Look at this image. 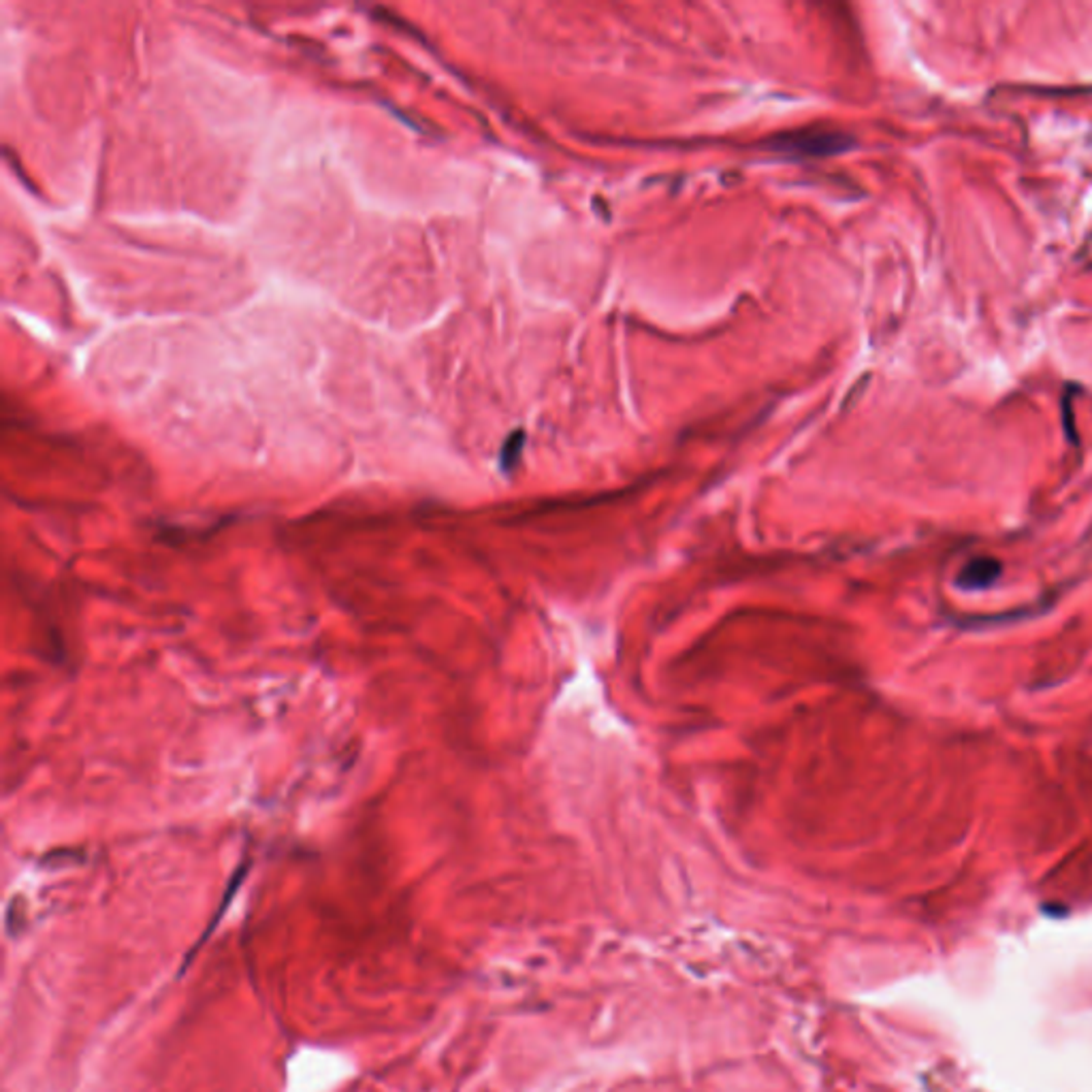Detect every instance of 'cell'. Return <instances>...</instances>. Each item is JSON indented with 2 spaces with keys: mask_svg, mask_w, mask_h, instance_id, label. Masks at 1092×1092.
Segmentation results:
<instances>
[{
  "mask_svg": "<svg viewBox=\"0 0 1092 1092\" xmlns=\"http://www.w3.org/2000/svg\"><path fill=\"white\" fill-rule=\"evenodd\" d=\"M1073 388H1076L1073 384L1067 386L1065 396H1063V402H1060V404H1063V428H1065V434H1067V438L1078 446L1080 438H1078V432H1076V428H1073V420H1071V412H1073V408H1071V404H1069V402H1071V396H1073Z\"/></svg>",
  "mask_w": 1092,
  "mask_h": 1092,
  "instance_id": "cell-4",
  "label": "cell"
},
{
  "mask_svg": "<svg viewBox=\"0 0 1092 1092\" xmlns=\"http://www.w3.org/2000/svg\"><path fill=\"white\" fill-rule=\"evenodd\" d=\"M1000 576V564L992 557H976L962 566L956 585L966 591L988 589Z\"/></svg>",
  "mask_w": 1092,
  "mask_h": 1092,
  "instance_id": "cell-2",
  "label": "cell"
},
{
  "mask_svg": "<svg viewBox=\"0 0 1092 1092\" xmlns=\"http://www.w3.org/2000/svg\"><path fill=\"white\" fill-rule=\"evenodd\" d=\"M771 143L775 149L794 151V155H805V157H837L856 147V141L852 135L832 131V129L828 131L807 129V131L787 133V135L775 137Z\"/></svg>",
  "mask_w": 1092,
  "mask_h": 1092,
  "instance_id": "cell-1",
  "label": "cell"
},
{
  "mask_svg": "<svg viewBox=\"0 0 1092 1092\" xmlns=\"http://www.w3.org/2000/svg\"><path fill=\"white\" fill-rule=\"evenodd\" d=\"M523 442H525V434L523 432H514L508 442L504 444V450H502V466L504 468H510L517 464L519 459V452L523 450Z\"/></svg>",
  "mask_w": 1092,
  "mask_h": 1092,
  "instance_id": "cell-3",
  "label": "cell"
}]
</instances>
